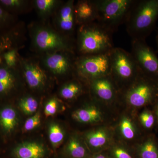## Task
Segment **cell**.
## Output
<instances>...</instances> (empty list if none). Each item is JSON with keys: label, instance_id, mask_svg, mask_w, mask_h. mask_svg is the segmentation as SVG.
<instances>
[{"label": "cell", "instance_id": "16", "mask_svg": "<svg viewBox=\"0 0 158 158\" xmlns=\"http://www.w3.org/2000/svg\"><path fill=\"white\" fill-rule=\"evenodd\" d=\"M23 79L19 68H12L0 62V96H8L18 88Z\"/></svg>", "mask_w": 158, "mask_h": 158}, {"label": "cell", "instance_id": "22", "mask_svg": "<svg viewBox=\"0 0 158 158\" xmlns=\"http://www.w3.org/2000/svg\"><path fill=\"white\" fill-rule=\"evenodd\" d=\"M0 6L10 14L17 16L34 9L33 0H0Z\"/></svg>", "mask_w": 158, "mask_h": 158}, {"label": "cell", "instance_id": "34", "mask_svg": "<svg viewBox=\"0 0 158 158\" xmlns=\"http://www.w3.org/2000/svg\"><path fill=\"white\" fill-rule=\"evenodd\" d=\"M90 158H110L106 151L93 154Z\"/></svg>", "mask_w": 158, "mask_h": 158}, {"label": "cell", "instance_id": "5", "mask_svg": "<svg viewBox=\"0 0 158 158\" xmlns=\"http://www.w3.org/2000/svg\"><path fill=\"white\" fill-rule=\"evenodd\" d=\"M111 59L110 76L120 91L135 81L141 71L131 53L123 49L114 47Z\"/></svg>", "mask_w": 158, "mask_h": 158}, {"label": "cell", "instance_id": "27", "mask_svg": "<svg viewBox=\"0 0 158 158\" xmlns=\"http://www.w3.org/2000/svg\"><path fill=\"white\" fill-rule=\"evenodd\" d=\"M19 23L17 16L10 14L0 6V34L10 31Z\"/></svg>", "mask_w": 158, "mask_h": 158}, {"label": "cell", "instance_id": "8", "mask_svg": "<svg viewBox=\"0 0 158 158\" xmlns=\"http://www.w3.org/2000/svg\"><path fill=\"white\" fill-rule=\"evenodd\" d=\"M76 54L61 51L37 56L40 64L52 77H72L76 75L75 61Z\"/></svg>", "mask_w": 158, "mask_h": 158}, {"label": "cell", "instance_id": "14", "mask_svg": "<svg viewBox=\"0 0 158 158\" xmlns=\"http://www.w3.org/2000/svg\"><path fill=\"white\" fill-rule=\"evenodd\" d=\"M75 1H64L51 18L52 25L63 35L75 39L77 28L74 10Z\"/></svg>", "mask_w": 158, "mask_h": 158}, {"label": "cell", "instance_id": "23", "mask_svg": "<svg viewBox=\"0 0 158 158\" xmlns=\"http://www.w3.org/2000/svg\"><path fill=\"white\" fill-rule=\"evenodd\" d=\"M110 158H136L132 146L115 139L107 150Z\"/></svg>", "mask_w": 158, "mask_h": 158}, {"label": "cell", "instance_id": "6", "mask_svg": "<svg viewBox=\"0 0 158 158\" xmlns=\"http://www.w3.org/2000/svg\"><path fill=\"white\" fill-rule=\"evenodd\" d=\"M98 17L97 22L113 33L125 23L136 0H95Z\"/></svg>", "mask_w": 158, "mask_h": 158}, {"label": "cell", "instance_id": "19", "mask_svg": "<svg viewBox=\"0 0 158 158\" xmlns=\"http://www.w3.org/2000/svg\"><path fill=\"white\" fill-rule=\"evenodd\" d=\"M132 146L137 158H158V143L154 136L141 138Z\"/></svg>", "mask_w": 158, "mask_h": 158}, {"label": "cell", "instance_id": "2", "mask_svg": "<svg viewBox=\"0 0 158 158\" xmlns=\"http://www.w3.org/2000/svg\"><path fill=\"white\" fill-rule=\"evenodd\" d=\"M113 34L97 22L78 26L75 36L77 56L111 52L114 48Z\"/></svg>", "mask_w": 158, "mask_h": 158}, {"label": "cell", "instance_id": "26", "mask_svg": "<svg viewBox=\"0 0 158 158\" xmlns=\"http://www.w3.org/2000/svg\"><path fill=\"white\" fill-rule=\"evenodd\" d=\"M87 145L77 136H72L69 140L66 150L71 157L85 158L88 155Z\"/></svg>", "mask_w": 158, "mask_h": 158}, {"label": "cell", "instance_id": "9", "mask_svg": "<svg viewBox=\"0 0 158 158\" xmlns=\"http://www.w3.org/2000/svg\"><path fill=\"white\" fill-rule=\"evenodd\" d=\"M19 68L24 81L31 90L42 91L52 77L40 64L38 57L21 56Z\"/></svg>", "mask_w": 158, "mask_h": 158}, {"label": "cell", "instance_id": "20", "mask_svg": "<svg viewBox=\"0 0 158 158\" xmlns=\"http://www.w3.org/2000/svg\"><path fill=\"white\" fill-rule=\"evenodd\" d=\"M63 2L62 0H33L34 9L39 21L48 22Z\"/></svg>", "mask_w": 158, "mask_h": 158}, {"label": "cell", "instance_id": "13", "mask_svg": "<svg viewBox=\"0 0 158 158\" xmlns=\"http://www.w3.org/2000/svg\"><path fill=\"white\" fill-rule=\"evenodd\" d=\"M90 96L110 107L119 103V91L110 75L87 82Z\"/></svg>", "mask_w": 158, "mask_h": 158}, {"label": "cell", "instance_id": "30", "mask_svg": "<svg viewBox=\"0 0 158 158\" xmlns=\"http://www.w3.org/2000/svg\"><path fill=\"white\" fill-rule=\"evenodd\" d=\"M49 138L50 141L54 146L61 144L64 140V132L59 125L52 123L49 128Z\"/></svg>", "mask_w": 158, "mask_h": 158}, {"label": "cell", "instance_id": "1", "mask_svg": "<svg viewBox=\"0 0 158 158\" xmlns=\"http://www.w3.org/2000/svg\"><path fill=\"white\" fill-rule=\"evenodd\" d=\"M31 48L37 56L61 51L75 52V39L54 28L48 22L34 21L27 27Z\"/></svg>", "mask_w": 158, "mask_h": 158}, {"label": "cell", "instance_id": "12", "mask_svg": "<svg viewBox=\"0 0 158 158\" xmlns=\"http://www.w3.org/2000/svg\"><path fill=\"white\" fill-rule=\"evenodd\" d=\"M135 111L128 109L121 113L114 127L115 138L133 146L141 137V130Z\"/></svg>", "mask_w": 158, "mask_h": 158}, {"label": "cell", "instance_id": "18", "mask_svg": "<svg viewBox=\"0 0 158 158\" xmlns=\"http://www.w3.org/2000/svg\"><path fill=\"white\" fill-rule=\"evenodd\" d=\"M87 84V82L75 76L62 85L59 90V95L65 100H73L85 93V85Z\"/></svg>", "mask_w": 158, "mask_h": 158}, {"label": "cell", "instance_id": "32", "mask_svg": "<svg viewBox=\"0 0 158 158\" xmlns=\"http://www.w3.org/2000/svg\"><path fill=\"white\" fill-rule=\"evenodd\" d=\"M58 107V101L56 97L49 99L46 104L44 113L46 117L52 116L56 113Z\"/></svg>", "mask_w": 158, "mask_h": 158}, {"label": "cell", "instance_id": "4", "mask_svg": "<svg viewBox=\"0 0 158 158\" xmlns=\"http://www.w3.org/2000/svg\"><path fill=\"white\" fill-rule=\"evenodd\" d=\"M158 98V83L145 76L141 72L132 84L119 91V103L135 111L153 104Z\"/></svg>", "mask_w": 158, "mask_h": 158}, {"label": "cell", "instance_id": "35", "mask_svg": "<svg viewBox=\"0 0 158 158\" xmlns=\"http://www.w3.org/2000/svg\"><path fill=\"white\" fill-rule=\"evenodd\" d=\"M153 104L154 105V110L153 113L155 116L156 122L158 124V98Z\"/></svg>", "mask_w": 158, "mask_h": 158}, {"label": "cell", "instance_id": "21", "mask_svg": "<svg viewBox=\"0 0 158 158\" xmlns=\"http://www.w3.org/2000/svg\"><path fill=\"white\" fill-rule=\"evenodd\" d=\"M45 153L42 144L37 142H27L20 144L14 150L17 158H43Z\"/></svg>", "mask_w": 158, "mask_h": 158}, {"label": "cell", "instance_id": "10", "mask_svg": "<svg viewBox=\"0 0 158 158\" xmlns=\"http://www.w3.org/2000/svg\"><path fill=\"white\" fill-rule=\"evenodd\" d=\"M131 54L142 73L158 84V58L145 40H132Z\"/></svg>", "mask_w": 158, "mask_h": 158}, {"label": "cell", "instance_id": "17", "mask_svg": "<svg viewBox=\"0 0 158 158\" xmlns=\"http://www.w3.org/2000/svg\"><path fill=\"white\" fill-rule=\"evenodd\" d=\"M74 10L77 27L97 20L98 12L95 0H78L75 2Z\"/></svg>", "mask_w": 158, "mask_h": 158}, {"label": "cell", "instance_id": "31", "mask_svg": "<svg viewBox=\"0 0 158 158\" xmlns=\"http://www.w3.org/2000/svg\"><path fill=\"white\" fill-rule=\"evenodd\" d=\"M15 40L13 35L9 33L0 34V54L15 45Z\"/></svg>", "mask_w": 158, "mask_h": 158}, {"label": "cell", "instance_id": "36", "mask_svg": "<svg viewBox=\"0 0 158 158\" xmlns=\"http://www.w3.org/2000/svg\"><path fill=\"white\" fill-rule=\"evenodd\" d=\"M156 42H157V48L158 49V33L156 37Z\"/></svg>", "mask_w": 158, "mask_h": 158}, {"label": "cell", "instance_id": "24", "mask_svg": "<svg viewBox=\"0 0 158 158\" xmlns=\"http://www.w3.org/2000/svg\"><path fill=\"white\" fill-rule=\"evenodd\" d=\"M23 47V44L15 46L4 51L0 54L2 62L10 68H19L21 57L19 51Z\"/></svg>", "mask_w": 158, "mask_h": 158}, {"label": "cell", "instance_id": "7", "mask_svg": "<svg viewBox=\"0 0 158 158\" xmlns=\"http://www.w3.org/2000/svg\"><path fill=\"white\" fill-rule=\"evenodd\" d=\"M111 51L104 53L77 56L75 61L77 76L88 82L110 75Z\"/></svg>", "mask_w": 158, "mask_h": 158}, {"label": "cell", "instance_id": "33", "mask_svg": "<svg viewBox=\"0 0 158 158\" xmlns=\"http://www.w3.org/2000/svg\"><path fill=\"white\" fill-rule=\"evenodd\" d=\"M41 122V117L39 113H35L34 115L26 120L24 129L26 131H32L37 127Z\"/></svg>", "mask_w": 158, "mask_h": 158}, {"label": "cell", "instance_id": "11", "mask_svg": "<svg viewBox=\"0 0 158 158\" xmlns=\"http://www.w3.org/2000/svg\"><path fill=\"white\" fill-rule=\"evenodd\" d=\"M91 98L90 103L73 112L72 118L79 123L95 126L110 124L109 122L111 107L98 101L92 97Z\"/></svg>", "mask_w": 158, "mask_h": 158}, {"label": "cell", "instance_id": "29", "mask_svg": "<svg viewBox=\"0 0 158 158\" xmlns=\"http://www.w3.org/2000/svg\"><path fill=\"white\" fill-rule=\"evenodd\" d=\"M138 119L140 126L146 130L151 129L156 122L153 113L147 109H144L139 114Z\"/></svg>", "mask_w": 158, "mask_h": 158}, {"label": "cell", "instance_id": "28", "mask_svg": "<svg viewBox=\"0 0 158 158\" xmlns=\"http://www.w3.org/2000/svg\"><path fill=\"white\" fill-rule=\"evenodd\" d=\"M19 106L26 115H32L37 110L38 102L37 99L31 95L23 96L19 99Z\"/></svg>", "mask_w": 158, "mask_h": 158}, {"label": "cell", "instance_id": "25", "mask_svg": "<svg viewBox=\"0 0 158 158\" xmlns=\"http://www.w3.org/2000/svg\"><path fill=\"white\" fill-rule=\"evenodd\" d=\"M17 113L11 107L4 108L0 111V125L7 132L14 129L17 123Z\"/></svg>", "mask_w": 158, "mask_h": 158}, {"label": "cell", "instance_id": "3", "mask_svg": "<svg viewBox=\"0 0 158 158\" xmlns=\"http://www.w3.org/2000/svg\"><path fill=\"white\" fill-rule=\"evenodd\" d=\"M158 19V0L136 1L125 24L132 40H145Z\"/></svg>", "mask_w": 158, "mask_h": 158}, {"label": "cell", "instance_id": "15", "mask_svg": "<svg viewBox=\"0 0 158 158\" xmlns=\"http://www.w3.org/2000/svg\"><path fill=\"white\" fill-rule=\"evenodd\" d=\"M85 144L93 154L107 150L116 139L114 127L111 124L95 126L84 136Z\"/></svg>", "mask_w": 158, "mask_h": 158}]
</instances>
